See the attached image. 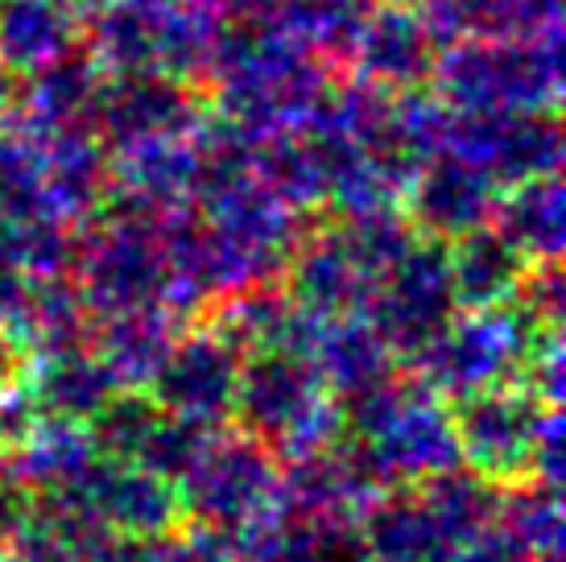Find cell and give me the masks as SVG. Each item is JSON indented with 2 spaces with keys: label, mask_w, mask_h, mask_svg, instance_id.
<instances>
[{
  "label": "cell",
  "mask_w": 566,
  "mask_h": 562,
  "mask_svg": "<svg viewBox=\"0 0 566 562\" xmlns=\"http://www.w3.org/2000/svg\"><path fill=\"white\" fill-rule=\"evenodd\" d=\"M75 38L71 0H0V66L38 71Z\"/></svg>",
  "instance_id": "obj_15"
},
{
  "label": "cell",
  "mask_w": 566,
  "mask_h": 562,
  "mask_svg": "<svg viewBox=\"0 0 566 562\" xmlns=\"http://www.w3.org/2000/svg\"><path fill=\"white\" fill-rule=\"evenodd\" d=\"M356 42H360L364 63H368L364 71L389 87L418 83L434 66V30L406 9H380L377 17H364V30Z\"/></svg>",
  "instance_id": "obj_12"
},
{
  "label": "cell",
  "mask_w": 566,
  "mask_h": 562,
  "mask_svg": "<svg viewBox=\"0 0 566 562\" xmlns=\"http://www.w3.org/2000/svg\"><path fill=\"white\" fill-rule=\"evenodd\" d=\"M166 278H170L166 244L149 228H137V223H120V228L104 232L83 257L87 302L112 314L145 306Z\"/></svg>",
  "instance_id": "obj_7"
},
{
  "label": "cell",
  "mask_w": 566,
  "mask_h": 562,
  "mask_svg": "<svg viewBox=\"0 0 566 562\" xmlns=\"http://www.w3.org/2000/svg\"><path fill=\"white\" fill-rule=\"evenodd\" d=\"M318 373H327L331 385H339L344 393H368L380 385L385 373V340L377 331L356 327V323H335L318 335Z\"/></svg>",
  "instance_id": "obj_20"
},
{
  "label": "cell",
  "mask_w": 566,
  "mask_h": 562,
  "mask_svg": "<svg viewBox=\"0 0 566 562\" xmlns=\"http://www.w3.org/2000/svg\"><path fill=\"white\" fill-rule=\"evenodd\" d=\"M0 104H4V66H0Z\"/></svg>",
  "instance_id": "obj_26"
},
{
  "label": "cell",
  "mask_w": 566,
  "mask_h": 562,
  "mask_svg": "<svg viewBox=\"0 0 566 562\" xmlns=\"http://www.w3.org/2000/svg\"><path fill=\"white\" fill-rule=\"evenodd\" d=\"M318 397L323 376L311 360H298V352H269L256 356L240 373L237 406L256 435L302 443V430L318 426Z\"/></svg>",
  "instance_id": "obj_3"
},
{
  "label": "cell",
  "mask_w": 566,
  "mask_h": 562,
  "mask_svg": "<svg viewBox=\"0 0 566 562\" xmlns=\"http://www.w3.org/2000/svg\"><path fill=\"white\" fill-rule=\"evenodd\" d=\"M112 389H116V376L108 373L104 360L63 347L50 360L38 397L59 414H95L112 397Z\"/></svg>",
  "instance_id": "obj_21"
},
{
  "label": "cell",
  "mask_w": 566,
  "mask_h": 562,
  "mask_svg": "<svg viewBox=\"0 0 566 562\" xmlns=\"http://www.w3.org/2000/svg\"><path fill=\"white\" fill-rule=\"evenodd\" d=\"M364 397H368L364 435L377 443V455L385 459V468L394 471L439 468V459H447V455L455 451L451 422L442 418L434 397L380 389V385H373Z\"/></svg>",
  "instance_id": "obj_8"
},
{
  "label": "cell",
  "mask_w": 566,
  "mask_h": 562,
  "mask_svg": "<svg viewBox=\"0 0 566 562\" xmlns=\"http://www.w3.org/2000/svg\"><path fill=\"white\" fill-rule=\"evenodd\" d=\"M501 236L525 257H554L563 244V199L551 178H530L525 187L504 204Z\"/></svg>",
  "instance_id": "obj_19"
},
{
  "label": "cell",
  "mask_w": 566,
  "mask_h": 562,
  "mask_svg": "<svg viewBox=\"0 0 566 562\" xmlns=\"http://www.w3.org/2000/svg\"><path fill=\"white\" fill-rule=\"evenodd\" d=\"M9 373H13V364H9V344L0 340V385H9Z\"/></svg>",
  "instance_id": "obj_25"
},
{
  "label": "cell",
  "mask_w": 566,
  "mask_h": 562,
  "mask_svg": "<svg viewBox=\"0 0 566 562\" xmlns=\"http://www.w3.org/2000/svg\"><path fill=\"white\" fill-rule=\"evenodd\" d=\"M468 402L459 409V418L451 430H459V447L468 451L480 471H517L530 468V459H537L542 447V418L537 406L525 393L513 389H475L463 393Z\"/></svg>",
  "instance_id": "obj_6"
},
{
  "label": "cell",
  "mask_w": 566,
  "mask_h": 562,
  "mask_svg": "<svg viewBox=\"0 0 566 562\" xmlns=\"http://www.w3.org/2000/svg\"><path fill=\"white\" fill-rule=\"evenodd\" d=\"M468 240L459 244L455 257H447L451 269V285H455V302L468 306H496L513 294V285L525 273V257H521L501 232H463Z\"/></svg>",
  "instance_id": "obj_16"
},
{
  "label": "cell",
  "mask_w": 566,
  "mask_h": 562,
  "mask_svg": "<svg viewBox=\"0 0 566 562\" xmlns=\"http://www.w3.org/2000/svg\"><path fill=\"white\" fill-rule=\"evenodd\" d=\"M17 298H21V285L13 278V244H9V236L0 232V314L9 311Z\"/></svg>",
  "instance_id": "obj_24"
},
{
  "label": "cell",
  "mask_w": 566,
  "mask_h": 562,
  "mask_svg": "<svg viewBox=\"0 0 566 562\" xmlns=\"http://www.w3.org/2000/svg\"><path fill=\"white\" fill-rule=\"evenodd\" d=\"M95 100V71L92 63H71V59H50L38 66L30 92V108L42 125H66L80 108Z\"/></svg>",
  "instance_id": "obj_22"
},
{
  "label": "cell",
  "mask_w": 566,
  "mask_h": 562,
  "mask_svg": "<svg viewBox=\"0 0 566 562\" xmlns=\"http://www.w3.org/2000/svg\"><path fill=\"white\" fill-rule=\"evenodd\" d=\"M99 121L112 140L133 149L145 140H170L190 121V104L174 83L142 75L112 87L108 100L99 95Z\"/></svg>",
  "instance_id": "obj_11"
},
{
  "label": "cell",
  "mask_w": 566,
  "mask_h": 562,
  "mask_svg": "<svg viewBox=\"0 0 566 562\" xmlns=\"http://www.w3.org/2000/svg\"><path fill=\"white\" fill-rule=\"evenodd\" d=\"M380 278L364 266L344 232L323 236L298 261V302L315 314H347L364 294H373Z\"/></svg>",
  "instance_id": "obj_13"
},
{
  "label": "cell",
  "mask_w": 566,
  "mask_h": 562,
  "mask_svg": "<svg viewBox=\"0 0 566 562\" xmlns=\"http://www.w3.org/2000/svg\"><path fill=\"white\" fill-rule=\"evenodd\" d=\"M285 17H290V30L323 50H352L364 30L360 0H290Z\"/></svg>",
  "instance_id": "obj_23"
},
{
  "label": "cell",
  "mask_w": 566,
  "mask_h": 562,
  "mask_svg": "<svg viewBox=\"0 0 566 562\" xmlns=\"http://www.w3.org/2000/svg\"><path fill=\"white\" fill-rule=\"evenodd\" d=\"M228 71V95L240 121L252 125H282L294 121L318 95V71L285 38H256L240 42Z\"/></svg>",
  "instance_id": "obj_2"
},
{
  "label": "cell",
  "mask_w": 566,
  "mask_h": 562,
  "mask_svg": "<svg viewBox=\"0 0 566 562\" xmlns=\"http://www.w3.org/2000/svg\"><path fill=\"white\" fill-rule=\"evenodd\" d=\"M447 92L472 112H521L554 87V59L537 46H468L442 71Z\"/></svg>",
  "instance_id": "obj_5"
},
{
  "label": "cell",
  "mask_w": 566,
  "mask_h": 562,
  "mask_svg": "<svg viewBox=\"0 0 566 562\" xmlns=\"http://www.w3.org/2000/svg\"><path fill=\"white\" fill-rule=\"evenodd\" d=\"M170 335H166V319L149 311H125L112 319L108 335L99 344V360L108 364L116 381H154L158 364L170 352Z\"/></svg>",
  "instance_id": "obj_18"
},
{
  "label": "cell",
  "mask_w": 566,
  "mask_h": 562,
  "mask_svg": "<svg viewBox=\"0 0 566 562\" xmlns=\"http://www.w3.org/2000/svg\"><path fill=\"white\" fill-rule=\"evenodd\" d=\"M525 356V319L501 311L472 314L459 327H442L430 344V373L439 385L455 393H475L496 385L504 368H513Z\"/></svg>",
  "instance_id": "obj_9"
},
{
  "label": "cell",
  "mask_w": 566,
  "mask_h": 562,
  "mask_svg": "<svg viewBox=\"0 0 566 562\" xmlns=\"http://www.w3.org/2000/svg\"><path fill=\"white\" fill-rule=\"evenodd\" d=\"M459 157L488 178H509V183H530L546 174L558 157V137L551 121H537L530 112H475L472 133L455 137Z\"/></svg>",
  "instance_id": "obj_10"
},
{
  "label": "cell",
  "mask_w": 566,
  "mask_h": 562,
  "mask_svg": "<svg viewBox=\"0 0 566 562\" xmlns=\"http://www.w3.org/2000/svg\"><path fill=\"white\" fill-rule=\"evenodd\" d=\"M195 471H199V500L216 513H240L269 485L265 455L249 443H232L211 455H199Z\"/></svg>",
  "instance_id": "obj_17"
},
{
  "label": "cell",
  "mask_w": 566,
  "mask_h": 562,
  "mask_svg": "<svg viewBox=\"0 0 566 562\" xmlns=\"http://www.w3.org/2000/svg\"><path fill=\"white\" fill-rule=\"evenodd\" d=\"M492 211V178L468 157L426 170L413 195V216L439 236H463Z\"/></svg>",
  "instance_id": "obj_14"
},
{
  "label": "cell",
  "mask_w": 566,
  "mask_h": 562,
  "mask_svg": "<svg viewBox=\"0 0 566 562\" xmlns=\"http://www.w3.org/2000/svg\"><path fill=\"white\" fill-rule=\"evenodd\" d=\"M240 364L237 344L220 335H190L182 344H170L166 360L154 373L161 406H170L182 422H220L237 409Z\"/></svg>",
  "instance_id": "obj_4"
},
{
  "label": "cell",
  "mask_w": 566,
  "mask_h": 562,
  "mask_svg": "<svg viewBox=\"0 0 566 562\" xmlns=\"http://www.w3.org/2000/svg\"><path fill=\"white\" fill-rule=\"evenodd\" d=\"M377 294V335L401 352H426L455 311L447 257L430 249H406V257L380 278Z\"/></svg>",
  "instance_id": "obj_1"
}]
</instances>
